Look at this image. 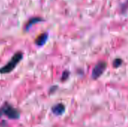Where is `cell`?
I'll use <instances>...</instances> for the list:
<instances>
[{
	"label": "cell",
	"instance_id": "8",
	"mask_svg": "<svg viewBox=\"0 0 128 127\" xmlns=\"http://www.w3.org/2000/svg\"><path fill=\"white\" fill-rule=\"evenodd\" d=\"M122 60L120 59V58H116V59H115L114 61H113V66H114L115 67H120V66L122 65Z\"/></svg>",
	"mask_w": 128,
	"mask_h": 127
},
{
	"label": "cell",
	"instance_id": "6",
	"mask_svg": "<svg viewBox=\"0 0 128 127\" xmlns=\"http://www.w3.org/2000/svg\"><path fill=\"white\" fill-rule=\"evenodd\" d=\"M41 20H42V19L40 18V17H33V18H32V19H30L28 21V22L26 23V26H25V29L27 31L33 24L37 23V22H40Z\"/></svg>",
	"mask_w": 128,
	"mask_h": 127
},
{
	"label": "cell",
	"instance_id": "9",
	"mask_svg": "<svg viewBox=\"0 0 128 127\" xmlns=\"http://www.w3.org/2000/svg\"><path fill=\"white\" fill-rule=\"evenodd\" d=\"M57 88H58V86H56V85H53V86H52V87L50 88V91H49V92H50V94L54 93Z\"/></svg>",
	"mask_w": 128,
	"mask_h": 127
},
{
	"label": "cell",
	"instance_id": "3",
	"mask_svg": "<svg viewBox=\"0 0 128 127\" xmlns=\"http://www.w3.org/2000/svg\"><path fill=\"white\" fill-rule=\"evenodd\" d=\"M106 68V63L104 61H100L98 62L94 67L93 70H92V77L94 79H98L104 72V70Z\"/></svg>",
	"mask_w": 128,
	"mask_h": 127
},
{
	"label": "cell",
	"instance_id": "7",
	"mask_svg": "<svg viewBox=\"0 0 128 127\" xmlns=\"http://www.w3.org/2000/svg\"><path fill=\"white\" fill-rule=\"evenodd\" d=\"M69 76H70V72H69V71H68V70L64 71L63 73H62V79H61V80H62V81H65V80H67V79H68Z\"/></svg>",
	"mask_w": 128,
	"mask_h": 127
},
{
	"label": "cell",
	"instance_id": "4",
	"mask_svg": "<svg viewBox=\"0 0 128 127\" xmlns=\"http://www.w3.org/2000/svg\"><path fill=\"white\" fill-rule=\"evenodd\" d=\"M52 112L56 115H62L65 112V106L62 103H58L52 107Z\"/></svg>",
	"mask_w": 128,
	"mask_h": 127
},
{
	"label": "cell",
	"instance_id": "1",
	"mask_svg": "<svg viewBox=\"0 0 128 127\" xmlns=\"http://www.w3.org/2000/svg\"><path fill=\"white\" fill-rule=\"evenodd\" d=\"M23 54L21 52H16L12 58L10 59V61L4 64L2 67L0 68V74H8L10 73L11 71H13L16 65L21 61L22 59Z\"/></svg>",
	"mask_w": 128,
	"mask_h": 127
},
{
	"label": "cell",
	"instance_id": "2",
	"mask_svg": "<svg viewBox=\"0 0 128 127\" xmlns=\"http://www.w3.org/2000/svg\"><path fill=\"white\" fill-rule=\"evenodd\" d=\"M6 116L8 118L11 120H17L20 118V113L19 110L13 107L8 103H4V105L0 108V116Z\"/></svg>",
	"mask_w": 128,
	"mask_h": 127
},
{
	"label": "cell",
	"instance_id": "5",
	"mask_svg": "<svg viewBox=\"0 0 128 127\" xmlns=\"http://www.w3.org/2000/svg\"><path fill=\"white\" fill-rule=\"evenodd\" d=\"M48 39V34L47 33H43L40 34L36 39H35V44L38 46H41L45 44Z\"/></svg>",
	"mask_w": 128,
	"mask_h": 127
}]
</instances>
